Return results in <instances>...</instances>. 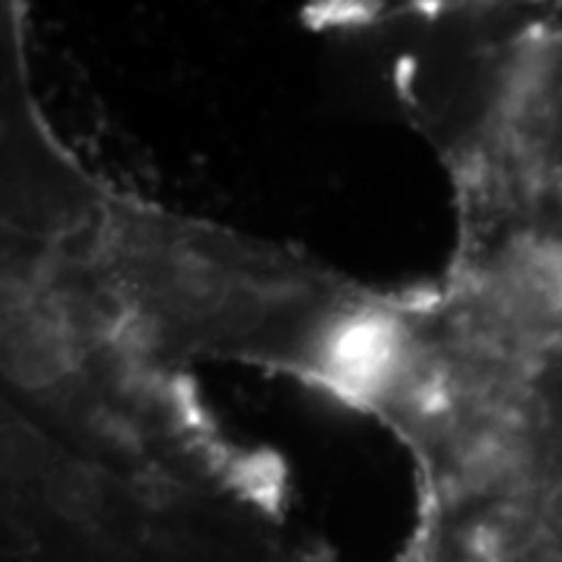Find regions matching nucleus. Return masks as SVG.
Masks as SVG:
<instances>
[]
</instances>
